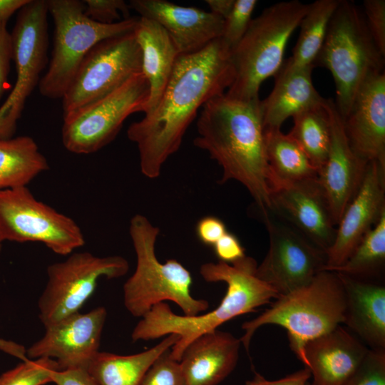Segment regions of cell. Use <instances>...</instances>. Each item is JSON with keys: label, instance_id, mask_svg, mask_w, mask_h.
<instances>
[{"label": "cell", "instance_id": "6da1fadb", "mask_svg": "<svg viewBox=\"0 0 385 385\" xmlns=\"http://www.w3.org/2000/svg\"><path fill=\"white\" fill-rule=\"evenodd\" d=\"M234 78L230 51L220 38L199 51L178 56L155 108L127 130L128 139L137 145L144 176L155 179L160 175L199 108L224 94Z\"/></svg>", "mask_w": 385, "mask_h": 385}, {"label": "cell", "instance_id": "7a4b0ae2", "mask_svg": "<svg viewBox=\"0 0 385 385\" xmlns=\"http://www.w3.org/2000/svg\"><path fill=\"white\" fill-rule=\"evenodd\" d=\"M194 145L222 169L220 183L230 180L248 190L261 213L271 209L261 100L234 99L225 93L207 101L197 121Z\"/></svg>", "mask_w": 385, "mask_h": 385}, {"label": "cell", "instance_id": "3957f363", "mask_svg": "<svg viewBox=\"0 0 385 385\" xmlns=\"http://www.w3.org/2000/svg\"><path fill=\"white\" fill-rule=\"evenodd\" d=\"M257 262L251 257L232 262L219 261L201 265L200 274L208 282H225L226 293L220 304L207 313L195 316L179 315L166 302L153 306L140 317L131 333L132 341H150L169 334L179 337L170 353L180 361L185 349L202 334L213 332L242 314L255 312L279 294L256 275Z\"/></svg>", "mask_w": 385, "mask_h": 385}, {"label": "cell", "instance_id": "277c9868", "mask_svg": "<svg viewBox=\"0 0 385 385\" xmlns=\"http://www.w3.org/2000/svg\"><path fill=\"white\" fill-rule=\"evenodd\" d=\"M345 310V292L338 273L322 270L308 284L279 296L261 314L244 322L240 339L248 352L260 327L281 326L287 330L291 350L307 367L305 345L344 323Z\"/></svg>", "mask_w": 385, "mask_h": 385}, {"label": "cell", "instance_id": "5b68a950", "mask_svg": "<svg viewBox=\"0 0 385 385\" xmlns=\"http://www.w3.org/2000/svg\"><path fill=\"white\" fill-rule=\"evenodd\" d=\"M160 230L144 215L136 214L129 225V234L136 255V267L123 285V303L134 317H142L153 306L170 301L183 315L195 316L207 309V300L190 293L192 277L190 271L175 259L160 262L155 243Z\"/></svg>", "mask_w": 385, "mask_h": 385}, {"label": "cell", "instance_id": "8992f818", "mask_svg": "<svg viewBox=\"0 0 385 385\" xmlns=\"http://www.w3.org/2000/svg\"><path fill=\"white\" fill-rule=\"evenodd\" d=\"M308 7L298 0L278 2L252 19L230 52L235 78L227 96L242 101L259 98L261 84L281 68L287 42Z\"/></svg>", "mask_w": 385, "mask_h": 385}, {"label": "cell", "instance_id": "52a82bcc", "mask_svg": "<svg viewBox=\"0 0 385 385\" xmlns=\"http://www.w3.org/2000/svg\"><path fill=\"white\" fill-rule=\"evenodd\" d=\"M332 73L337 109L344 119L359 88L371 74L384 71V56L374 43L363 11L354 2L340 0L314 62Z\"/></svg>", "mask_w": 385, "mask_h": 385}, {"label": "cell", "instance_id": "ba28073f", "mask_svg": "<svg viewBox=\"0 0 385 385\" xmlns=\"http://www.w3.org/2000/svg\"><path fill=\"white\" fill-rule=\"evenodd\" d=\"M54 23L53 48L49 67L38 83L43 96L62 98L82 61L100 41L134 31L138 17L101 24L88 17L78 0H48Z\"/></svg>", "mask_w": 385, "mask_h": 385}, {"label": "cell", "instance_id": "9c48e42d", "mask_svg": "<svg viewBox=\"0 0 385 385\" xmlns=\"http://www.w3.org/2000/svg\"><path fill=\"white\" fill-rule=\"evenodd\" d=\"M68 255L47 267V282L38 302L44 327L79 312L101 278H119L129 270L127 260L119 255L98 257L88 252Z\"/></svg>", "mask_w": 385, "mask_h": 385}, {"label": "cell", "instance_id": "30bf717a", "mask_svg": "<svg viewBox=\"0 0 385 385\" xmlns=\"http://www.w3.org/2000/svg\"><path fill=\"white\" fill-rule=\"evenodd\" d=\"M149 94L148 81L140 72L109 95L63 115V146L76 154L101 150L114 140L130 115L145 112Z\"/></svg>", "mask_w": 385, "mask_h": 385}, {"label": "cell", "instance_id": "8fae6325", "mask_svg": "<svg viewBox=\"0 0 385 385\" xmlns=\"http://www.w3.org/2000/svg\"><path fill=\"white\" fill-rule=\"evenodd\" d=\"M4 241L40 242L60 255L85 244L78 224L38 200L27 186L0 190V242Z\"/></svg>", "mask_w": 385, "mask_h": 385}, {"label": "cell", "instance_id": "7c38bea8", "mask_svg": "<svg viewBox=\"0 0 385 385\" xmlns=\"http://www.w3.org/2000/svg\"><path fill=\"white\" fill-rule=\"evenodd\" d=\"M47 1L29 0L18 13L11 34L14 86L0 106V139L13 138L25 103L39 83L47 62Z\"/></svg>", "mask_w": 385, "mask_h": 385}, {"label": "cell", "instance_id": "4fadbf2b", "mask_svg": "<svg viewBox=\"0 0 385 385\" xmlns=\"http://www.w3.org/2000/svg\"><path fill=\"white\" fill-rule=\"evenodd\" d=\"M142 72V52L133 31L103 40L86 54L63 100V115L115 91Z\"/></svg>", "mask_w": 385, "mask_h": 385}, {"label": "cell", "instance_id": "5bb4252c", "mask_svg": "<svg viewBox=\"0 0 385 385\" xmlns=\"http://www.w3.org/2000/svg\"><path fill=\"white\" fill-rule=\"evenodd\" d=\"M262 216L270 245L257 277L279 296L308 284L326 265V253L270 210Z\"/></svg>", "mask_w": 385, "mask_h": 385}, {"label": "cell", "instance_id": "9a60e30c", "mask_svg": "<svg viewBox=\"0 0 385 385\" xmlns=\"http://www.w3.org/2000/svg\"><path fill=\"white\" fill-rule=\"evenodd\" d=\"M106 317V308L98 307L48 325L44 335L28 349L27 355L31 359H52L59 370H86L99 351Z\"/></svg>", "mask_w": 385, "mask_h": 385}, {"label": "cell", "instance_id": "2e32d148", "mask_svg": "<svg viewBox=\"0 0 385 385\" xmlns=\"http://www.w3.org/2000/svg\"><path fill=\"white\" fill-rule=\"evenodd\" d=\"M271 209L325 253L334 242L335 224L317 178L274 186Z\"/></svg>", "mask_w": 385, "mask_h": 385}, {"label": "cell", "instance_id": "e0dca14e", "mask_svg": "<svg viewBox=\"0 0 385 385\" xmlns=\"http://www.w3.org/2000/svg\"><path fill=\"white\" fill-rule=\"evenodd\" d=\"M385 166L367 163L360 186L345 209L337 226L333 244L326 252L331 270L343 265L365 234L385 211Z\"/></svg>", "mask_w": 385, "mask_h": 385}, {"label": "cell", "instance_id": "ac0fdd59", "mask_svg": "<svg viewBox=\"0 0 385 385\" xmlns=\"http://www.w3.org/2000/svg\"><path fill=\"white\" fill-rule=\"evenodd\" d=\"M324 107L329 120L331 141L327 160L318 171L317 180L337 226L360 186L367 164L351 149L334 101L325 99Z\"/></svg>", "mask_w": 385, "mask_h": 385}, {"label": "cell", "instance_id": "d6986e66", "mask_svg": "<svg viewBox=\"0 0 385 385\" xmlns=\"http://www.w3.org/2000/svg\"><path fill=\"white\" fill-rule=\"evenodd\" d=\"M355 155L364 163L385 166V72L370 75L361 84L343 119Z\"/></svg>", "mask_w": 385, "mask_h": 385}, {"label": "cell", "instance_id": "ffe728a7", "mask_svg": "<svg viewBox=\"0 0 385 385\" xmlns=\"http://www.w3.org/2000/svg\"><path fill=\"white\" fill-rule=\"evenodd\" d=\"M128 5L140 17L160 24L180 55L199 51L222 34L224 19L210 11L165 0H131Z\"/></svg>", "mask_w": 385, "mask_h": 385}, {"label": "cell", "instance_id": "44dd1931", "mask_svg": "<svg viewBox=\"0 0 385 385\" xmlns=\"http://www.w3.org/2000/svg\"><path fill=\"white\" fill-rule=\"evenodd\" d=\"M368 349L341 325L307 343L310 385H343L359 366Z\"/></svg>", "mask_w": 385, "mask_h": 385}, {"label": "cell", "instance_id": "7402d4cb", "mask_svg": "<svg viewBox=\"0 0 385 385\" xmlns=\"http://www.w3.org/2000/svg\"><path fill=\"white\" fill-rule=\"evenodd\" d=\"M241 342L216 329L198 337L185 349L180 368L185 385H217L235 368Z\"/></svg>", "mask_w": 385, "mask_h": 385}, {"label": "cell", "instance_id": "603a6c76", "mask_svg": "<svg viewBox=\"0 0 385 385\" xmlns=\"http://www.w3.org/2000/svg\"><path fill=\"white\" fill-rule=\"evenodd\" d=\"M338 274L346 297L343 324L371 349H385L384 285L371 279Z\"/></svg>", "mask_w": 385, "mask_h": 385}, {"label": "cell", "instance_id": "cb8c5ba5", "mask_svg": "<svg viewBox=\"0 0 385 385\" xmlns=\"http://www.w3.org/2000/svg\"><path fill=\"white\" fill-rule=\"evenodd\" d=\"M314 66L289 73L278 72L270 95L261 101L265 129L280 128L289 117L322 105L324 101L314 88L312 73Z\"/></svg>", "mask_w": 385, "mask_h": 385}, {"label": "cell", "instance_id": "d4e9b609", "mask_svg": "<svg viewBox=\"0 0 385 385\" xmlns=\"http://www.w3.org/2000/svg\"><path fill=\"white\" fill-rule=\"evenodd\" d=\"M133 34L142 52V73L150 86L145 114L159 102L180 54L165 30L153 20L138 17Z\"/></svg>", "mask_w": 385, "mask_h": 385}, {"label": "cell", "instance_id": "484cf974", "mask_svg": "<svg viewBox=\"0 0 385 385\" xmlns=\"http://www.w3.org/2000/svg\"><path fill=\"white\" fill-rule=\"evenodd\" d=\"M178 339V335L169 334L154 346L129 355L99 351L86 371L96 385H140L154 361Z\"/></svg>", "mask_w": 385, "mask_h": 385}, {"label": "cell", "instance_id": "4316f807", "mask_svg": "<svg viewBox=\"0 0 385 385\" xmlns=\"http://www.w3.org/2000/svg\"><path fill=\"white\" fill-rule=\"evenodd\" d=\"M265 141L271 190L278 185L317 178V169L289 133L265 129Z\"/></svg>", "mask_w": 385, "mask_h": 385}, {"label": "cell", "instance_id": "83f0119b", "mask_svg": "<svg viewBox=\"0 0 385 385\" xmlns=\"http://www.w3.org/2000/svg\"><path fill=\"white\" fill-rule=\"evenodd\" d=\"M48 169L46 158L32 138L0 139V190L27 186Z\"/></svg>", "mask_w": 385, "mask_h": 385}, {"label": "cell", "instance_id": "f1b7e54d", "mask_svg": "<svg viewBox=\"0 0 385 385\" xmlns=\"http://www.w3.org/2000/svg\"><path fill=\"white\" fill-rule=\"evenodd\" d=\"M339 2L340 0H317L309 4L307 11L299 25L300 32L292 55L278 72L289 73L314 66Z\"/></svg>", "mask_w": 385, "mask_h": 385}, {"label": "cell", "instance_id": "f546056e", "mask_svg": "<svg viewBox=\"0 0 385 385\" xmlns=\"http://www.w3.org/2000/svg\"><path fill=\"white\" fill-rule=\"evenodd\" d=\"M293 120L294 125L289 134L319 171L327 160L331 141L330 125L324 101L319 106L296 115Z\"/></svg>", "mask_w": 385, "mask_h": 385}, {"label": "cell", "instance_id": "4dcf8cb0", "mask_svg": "<svg viewBox=\"0 0 385 385\" xmlns=\"http://www.w3.org/2000/svg\"><path fill=\"white\" fill-rule=\"evenodd\" d=\"M385 262V211L365 234L346 262L330 271L350 277L367 279L375 277Z\"/></svg>", "mask_w": 385, "mask_h": 385}, {"label": "cell", "instance_id": "1f68e13d", "mask_svg": "<svg viewBox=\"0 0 385 385\" xmlns=\"http://www.w3.org/2000/svg\"><path fill=\"white\" fill-rule=\"evenodd\" d=\"M23 362L0 376V385H43L52 382L51 376L59 370L57 362L48 358L29 359L16 354Z\"/></svg>", "mask_w": 385, "mask_h": 385}, {"label": "cell", "instance_id": "d6a6232c", "mask_svg": "<svg viewBox=\"0 0 385 385\" xmlns=\"http://www.w3.org/2000/svg\"><path fill=\"white\" fill-rule=\"evenodd\" d=\"M257 4L256 0H235L232 11L224 19L223 31L220 39L230 52L247 31Z\"/></svg>", "mask_w": 385, "mask_h": 385}, {"label": "cell", "instance_id": "836d02e7", "mask_svg": "<svg viewBox=\"0 0 385 385\" xmlns=\"http://www.w3.org/2000/svg\"><path fill=\"white\" fill-rule=\"evenodd\" d=\"M343 385H385V349H369Z\"/></svg>", "mask_w": 385, "mask_h": 385}, {"label": "cell", "instance_id": "e575fe53", "mask_svg": "<svg viewBox=\"0 0 385 385\" xmlns=\"http://www.w3.org/2000/svg\"><path fill=\"white\" fill-rule=\"evenodd\" d=\"M170 350L154 361L140 385H185L179 361L171 356Z\"/></svg>", "mask_w": 385, "mask_h": 385}, {"label": "cell", "instance_id": "d590c367", "mask_svg": "<svg viewBox=\"0 0 385 385\" xmlns=\"http://www.w3.org/2000/svg\"><path fill=\"white\" fill-rule=\"evenodd\" d=\"M83 2L86 15L101 24H111L120 21L121 16L124 19L130 18L129 5L123 0H86Z\"/></svg>", "mask_w": 385, "mask_h": 385}, {"label": "cell", "instance_id": "8d00e7d4", "mask_svg": "<svg viewBox=\"0 0 385 385\" xmlns=\"http://www.w3.org/2000/svg\"><path fill=\"white\" fill-rule=\"evenodd\" d=\"M363 9L369 34L381 54L385 56V1L364 0Z\"/></svg>", "mask_w": 385, "mask_h": 385}, {"label": "cell", "instance_id": "74e56055", "mask_svg": "<svg viewBox=\"0 0 385 385\" xmlns=\"http://www.w3.org/2000/svg\"><path fill=\"white\" fill-rule=\"evenodd\" d=\"M7 21H0V99L7 90L11 62L13 60L11 34Z\"/></svg>", "mask_w": 385, "mask_h": 385}, {"label": "cell", "instance_id": "f35d334b", "mask_svg": "<svg viewBox=\"0 0 385 385\" xmlns=\"http://www.w3.org/2000/svg\"><path fill=\"white\" fill-rule=\"evenodd\" d=\"M215 254L220 261L232 263L245 256V248L238 238L227 232L212 246Z\"/></svg>", "mask_w": 385, "mask_h": 385}, {"label": "cell", "instance_id": "ab89813d", "mask_svg": "<svg viewBox=\"0 0 385 385\" xmlns=\"http://www.w3.org/2000/svg\"><path fill=\"white\" fill-rule=\"evenodd\" d=\"M195 230L200 241L208 246H213L227 232L223 221L214 216L200 219Z\"/></svg>", "mask_w": 385, "mask_h": 385}, {"label": "cell", "instance_id": "60d3db41", "mask_svg": "<svg viewBox=\"0 0 385 385\" xmlns=\"http://www.w3.org/2000/svg\"><path fill=\"white\" fill-rule=\"evenodd\" d=\"M311 378V371L307 368L299 369L277 380H267L263 376L255 372L252 379L245 382V385H307Z\"/></svg>", "mask_w": 385, "mask_h": 385}, {"label": "cell", "instance_id": "b9f144b4", "mask_svg": "<svg viewBox=\"0 0 385 385\" xmlns=\"http://www.w3.org/2000/svg\"><path fill=\"white\" fill-rule=\"evenodd\" d=\"M51 379L56 385H96L88 371L81 369L55 371Z\"/></svg>", "mask_w": 385, "mask_h": 385}, {"label": "cell", "instance_id": "7bdbcfd3", "mask_svg": "<svg viewBox=\"0 0 385 385\" xmlns=\"http://www.w3.org/2000/svg\"><path fill=\"white\" fill-rule=\"evenodd\" d=\"M29 0H0V21H8L9 18L19 11Z\"/></svg>", "mask_w": 385, "mask_h": 385}, {"label": "cell", "instance_id": "ee69618b", "mask_svg": "<svg viewBox=\"0 0 385 385\" xmlns=\"http://www.w3.org/2000/svg\"><path fill=\"white\" fill-rule=\"evenodd\" d=\"M205 2L210 12L225 19L232 11L235 0H207Z\"/></svg>", "mask_w": 385, "mask_h": 385}, {"label": "cell", "instance_id": "f6af8a7d", "mask_svg": "<svg viewBox=\"0 0 385 385\" xmlns=\"http://www.w3.org/2000/svg\"><path fill=\"white\" fill-rule=\"evenodd\" d=\"M1 250H2V245H1V243L0 242V253H1Z\"/></svg>", "mask_w": 385, "mask_h": 385}, {"label": "cell", "instance_id": "bcb514c9", "mask_svg": "<svg viewBox=\"0 0 385 385\" xmlns=\"http://www.w3.org/2000/svg\"><path fill=\"white\" fill-rule=\"evenodd\" d=\"M307 385H310V384H309V383H308V384H307Z\"/></svg>", "mask_w": 385, "mask_h": 385}]
</instances>
